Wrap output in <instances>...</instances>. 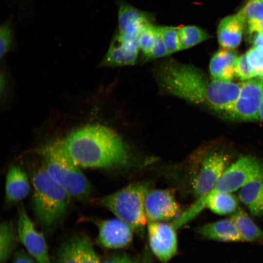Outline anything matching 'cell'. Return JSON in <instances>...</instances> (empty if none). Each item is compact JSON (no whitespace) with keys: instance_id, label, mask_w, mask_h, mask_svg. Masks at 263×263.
I'll return each instance as SVG.
<instances>
[{"instance_id":"cell-3","label":"cell","mask_w":263,"mask_h":263,"mask_svg":"<svg viewBox=\"0 0 263 263\" xmlns=\"http://www.w3.org/2000/svg\"><path fill=\"white\" fill-rule=\"evenodd\" d=\"M38 152L42 157V167L49 177L70 197L83 200L90 196V183L56 139L43 144L38 148Z\"/></svg>"},{"instance_id":"cell-6","label":"cell","mask_w":263,"mask_h":263,"mask_svg":"<svg viewBox=\"0 0 263 263\" xmlns=\"http://www.w3.org/2000/svg\"><path fill=\"white\" fill-rule=\"evenodd\" d=\"M260 178H263V163L254 156H242L226 168L211 191L231 193Z\"/></svg>"},{"instance_id":"cell-33","label":"cell","mask_w":263,"mask_h":263,"mask_svg":"<svg viewBox=\"0 0 263 263\" xmlns=\"http://www.w3.org/2000/svg\"><path fill=\"white\" fill-rule=\"evenodd\" d=\"M12 263H37L28 253L23 250H18L13 256Z\"/></svg>"},{"instance_id":"cell-32","label":"cell","mask_w":263,"mask_h":263,"mask_svg":"<svg viewBox=\"0 0 263 263\" xmlns=\"http://www.w3.org/2000/svg\"><path fill=\"white\" fill-rule=\"evenodd\" d=\"M101 263H138V262L128 255L123 254L110 256Z\"/></svg>"},{"instance_id":"cell-4","label":"cell","mask_w":263,"mask_h":263,"mask_svg":"<svg viewBox=\"0 0 263 263\" xmlns=\"http://www.w3.org/2000/svg\"><path fill=\"white\" fill-rule=\"evenodd\" d=\"M32 184L33 207L37 220L45 228L56 226L66 214L69 196L49 177L43 167L34 174Z\"/></svg>"},{"instance_id":"cell-5","label":"cell","mask_w":263,"mask_h":263,"mask_svg":"<svg viewBox=\"0 0 263 263\" xmlns=\"http://www.w3.org/2000/svg\"><path fill=\"white\" fill-rule=\"evenodd\" d=\"M148 191V184H133L100 199L98 203L133 230L139 231L147 222L144 204Z\"/></svg>"},{"instance_id":"cell-13","label":"cell","mask_w":263,"mask_h":263,"mask_svg":"<svg viewBox=\"0 0 263 263\" xmlns=\"http://www.w3.org/2000/svg\"><path fill=\"white\" fill-rule=\"evenodd\" d=\"M144 206L147 218L150 221L170 220L175 218L180 210L174 193L168 189L149 190Z\"/></svg>"},{"instance_id":"cell-11","label":"cell","mask_w":263,"mask_h":263,"mask_svg":"<svg viewBox=\"0 0 263 263\" xmlns=\"http://www.w3.org/2000/svg\"><path fill=\"white\" fill-rule=\"evenodd\" d=\"M56 263H101L89 238L75 234L65 240L59 246Z\"/></svg>"},{"instance_id":"cell-12","label":"cell","mask_w":263,"mask_h":263,"mask_svg":"<svg viewBox=\"0 0 263 263\" xmlns=\"http://www.w3.org/2000/svg\"><path fill=\"white\" fill-rule=\"evenodd\" d=\"M139 47L138 36L117 32L101 62L102 66L134 65L138 57Z\"/></svg>"},{"instance_id":"cell-22","label":"cell","mask_w":263,"mask_h":263,"mask_svg":"<svg viewBox=\"0 0 263 263\" xmlns=\"http://www.w3.org/2000/svg\"><path fill=\"white\" fill-rule=\"evenodd\" d=\"M182 50L192 47L210 38L208 33L195 25H182L178 27Z\"/></svg>"},{"instance_id":"cell-1","label":"cell","mask_w":263,"mask_h":263,"mask_svg":"<svg viewBox=\"0 0 263 263\" xmlns=\"http://www.w3.org/2000/svg\"><path fill=\"white\" fill-rule=\"evenodd\" d=\"M157 81L165 93L225 114L240 94V85L208 78L199 68L174 60L160 64Z\"/></svg>"},{"instance_id":"cell-26","label":"cell","mask_w":263,"mask_h":263,"mask_svg":"<svg viewBox=\"0 0 263 263\" xmlns=\"http://www.w3.org/2000/svg\"><path fill=\"white\" fill-rule=\"evenodd\" d=\"M160 34L169 55L183 50L181 45L178 27L160 26Z\"/></svg>"},{"instance_id":"cell-2","label":"cell","mask_w":263,"mask_h":263,"mask_svg":"<svg viewBox=\"0 0 263 263\" xmlns=\"http://www.w3.org/2000/svg\"><path fill=\"white\" fill-rule=\"evenodd\" d=\"M56 139L79 167L109 169L125 167L131 161L122 139L102 125H85Z\"/></svg>"},{"instance_id":"cell-20","label":"cell","mask_w":263,"mask_h":263,"mask_svg":"<svg viewBox=\"0 0 263 263\" xmlns=\"http://www.w3.org/2000/svg\"><path fill=\"white\" fill-rule=\"evenodd\" d=\"M239 191L240 201L247 207L250 214L256 217L263 215V178L252 180Z\"/></svg>"},{"instance_id":"cell-28","label":"cell","mask_w":263,"mask_h":263,"mask_svg":"<svg viewBox=\"0 0 263 263\" xmlns=\"http://www.w3.org/2000/svg\"><path fill=\"white\" fill-rule=\"evenodd\" d=\"M13 41V31L10 23L5 22L0 27V56L1 59L10 50Z\"/></svg>"},{"instance_id":"cell-21","label":"cell","mask_w":263,"mask_h":263,"mask_svg":"<svg viewBox=\"0 0 263 263\" xmlns=\"http://www.w3.org/2000/svg\"><path fill=\"white\" fill-rule=\"evenodd\" d=\"M230 219L235 225L243 241L258 242L263 240V230L244 210H237L231 215Z\"/></svg>"},{"instance_id":"cell-9","label":"cell","mask_w":263,"mask_h":263,"mask_svg":"<svg viewBox=\"0 0 263 263\" xmlns=\"http://www.w3.org/2000/svg\"><path fill=\"white\" fill-rule=\"evenodd\" d=\"M17 234L28 254L37 263H51L45 238L36 229L23 206L18 209Z\"/></svg>"},{"instance_id":"cell-29","label":"cell","mask_w":263,"mask_h":263,"mask_svg":"<svg viewBox=\"0 0 263 263\" xmlns=\"http://www.w3.org/2000/svg\"><path fill=\"white\" fill-rule=\"evenodd\" d=\"M245 54L250 66L258 74H263V49L253 47Z\"/></svg>"},{"instance_id":"cell-8","label":"cell","mask_w":263,"mask_h":263,"mask_svg":"<svg viewBox=\"0 0 263 263\" xmlns=\"http://www.w3.org/2000/svg\"><path fill=\"white\" fill-rule=\"evenodd\" d=\"M229 156L221 150L208 152L200 162L192 182L193 191L197 198L211 191L227 167Z\"/></svg>"},{"instance_id":"cell-15","label":"cell","mask_w":263,"mask_h":263,"mask_svg":"<svg viewBox=\"0 0 263 263\" xmlns=\"http://www.w3.org/2000/svg\"><path fill=\"white\" fill-rule=\"evenodd\" d=\"M154 20L152 14L141 11L122 0L118 2V32L138 36Z\"/></svg>"},{"instance_id":"cell-27","label":"cell","mask_w":263,"mask_h":263,"mask_svg":"<svg viewBox=\"0 0 263 263\" xmlns=\"http://www.w3.org/2000/svg\"><path fill=\"white\" fill-rule=\"evenodd\" d=\"M235 75L242 81L252 78L258 74L250 66L246 54L238 57L234 68Z\"/></svg>"},{"instance_id":"cell-16","label":"cell","mask_w":263,"mask_h":263,"mask_svg":"<svg viewBox=\"0 0 263 263\" xmlns=\"http://www.w3.org/2000/svg\"><path fill=\"white\" fill-rule=\"evenodd\" d=\"M245 22L242 16L237 13L223 19L217 30L219 45L224 49L234 50L241 43Z\"/></svg>"},{"instance_id":"cell-24","label":"cell","mask_w":263,"mask_h":263,"mask_svg":"<svg viewBox=\"0 0 263 263\" xmlns=\"http://www.w3.org/2000/svg\"><path fill=\"white\" fill-rule=\"evenodd\" d=\"M159 27L150 24L145 27L138 36V42L140 50L142 51V59L146 60L150 54L159 35Z\"/></svg>"},{"instance_id":"cell-36","label":"cell","mask_w":263,"mask_h":263,"mask_svg":"<svg viewBox=\"0 0 263 263\" xmlns=\"http://www.w3.org/2000/svg\"><path fill=\"white\" fill-rule=\"evenodd\" d=\"M261 1H262L263 2V0H261Z\"/></svg>"},{"instance_id":"cell-7","label":"cell","mask_w":263,"mask_h":263,"mask_svg":"<svg viewBox=\"0 0 263 263\" xmlns=\"http://www.w3.org/2000/svg\"><path fill=\"white\" fill-rule=\"evenodd\" d=\"M240 94L232 109L226 114L232 119L259 120V110L263 96V74L242 81Z\"/></svg>"},{"instance_id":"cell-18","label":"cell","mask_w":263,"mask_h":263,"mask_svg":"<svg viewBox=\"0 0 263 263\" xmlns=\"http://www.w3.org/2000/svg\"><path fill=\"white\" fill-rule=\"evenodd\" d=\"M197 232L203 237L211 240L225 242L243 241L231 219L205 224L200 226Z\"/></svg>"},{"instance_id":"cell-31","label":"cell","mask_w":263,"mask_h":263,"mask_svg":"<svg viewBox=\"0 0 263 263\" xmlns=\"http://www.w3.org/2000/svg\"><path fill=\"white\" fill-rule=\"evenodd\" d=\"M168 55H169V54L162 41L160 34H159L146 61L162 57Z\"/></svg>"},{"instance_id":"cell-17","label":"cell","mask_w":263,"mask_h":263,"mask_svg":"<svg viewBox=\"0 0 263 263\" xmlns=\"http://www.w3.org/2000/svg\"><path fill=\"white\" fill-rule=\"evenodd\" d=\"M238 58L234 50L222 49L212 56L209 65L212 79L231 82L235 75L234 68Z\"/></svg>"},{"instance_id":"cell-25","label":"cell","mask_w":263,"mask_h":263,"mask_svg":"<svg viewBox=\"0 0 263 263\" xmlns=\"http://www.w3.org/2000/svg\"><path fill=\"white\" fill-rule=\"evenodd\" d=\"M238 13L245 25H257L263 21V2L261 0H248Z\"/></svg>"},{"instance_id":"cell-19","label":"cell","mask_w":263,"mask_h":263,"mask_svg":"<svg viewBox=\"0 0 263 263\" xmlns=\"http://www.w3.org/2000/svg\"><path fill=\"white\" fill-rule=\"evenodd\" d=\"M30 186L27 175L19 166L13 165L9 169L6 177L5 195L9 202H17L28 194Z\"/></svg>"},{"instance_id":"cell-35","label":"cell","mask_w":263,"mask_h":263,"mask_svg":"<svg viewBox=\"0 0 263 263\" xmlns=\"http://www.w3.org/2000/svg\"><path fill=\"white\" fill-rule=\"evenodd\" d=\"M249 26H251L252 27H253L260 31H262L263 32V21L261 22L259 24L257 25H248Z\"/></svg>"},{"instance_id":"cell-23","label":"cell","mask_w":263,"mask_h":263,"mask_svg":"<svg viewBox=\"0 0 263 263\" xmlns=\"http://www.w3.org/2000/svg\"><path fill=\"white\" fill-rule=\"evenodd\" d=\"M12 224L1 223L0 227V263H6L11 257L16 245V234Z\"/></svg>"},{"instance_id":"cell-10","label":"cell","mask_w":263,"mask_h":263,"mask_svg":"<svg viewBox=\"0 0 263 263\" xmlns=\"http://www.w3.org/2000/svg\"><path fill=\"white\" fill-rule=\"evenodd\" d=\"M176 228L172 224L149 221L147 225L150 248L159 260L167 263L177 251Z\"/></svg>"},{"instance_id":"cell-34","label":"cell","mask_w":263,"mask_h":263,"mask_svg":"<svg viewBox=\"0 0 263 263\" xmlns=\"http://www.w3.org/2000/svg\"><path fill=\"white\" fill-rule=\"evenodd\" d=\"M259 119L263 121V96L259 107Z\"/></svg>"},{"instance_id":"cell-14","label":"cell","mask_w":263,"mask_h":263,"mask_svg":"<svg viewBox=\"0 0 263 263\" xmlns=\"http://www.w3.org/2000/svg\"><path fill=\"white\" fill-rule=\"evenodd\" d=\"M98 227V241L105 248H123L128 246L132 241L133 230L127 224L118 218L101 221Z\"/></svg>"},{"instance_id":"cell-30","label":"cell","mask_w":263,"mask_h":263,"mask_svg":"<svg viewBox=\"0 0 263 263\" xmlns=\"http://www.w3.org/2000/svg\"><path fill=\"white\" fill-rule=\"evenodd\" d=\"M246 40L253 47L263 49V32L250 26H244Z\"/></svg>"}]
</instances>
